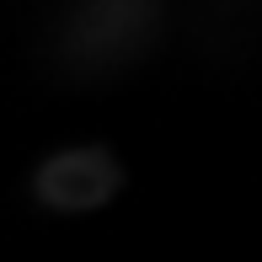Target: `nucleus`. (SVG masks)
<instances>
[{
	"mask_svg": "<svg viewBox=\"0 0 262 262\" xmlns=\"http://www.w3.org/2000/svg\"><path fill=\"white\" fill-rule=\"evenodd\" d=\"M32 187H38V198L49 209L86 214V209H102L107 198H118L123 166H118V156L107 145H70V150H54L32 171Z\"/></svg>",
	"mask_w": 262,
	"mask_h": 262,
	"instance_id": "nucleus-1",
	"label": "nucleus"
}]
</instances>
